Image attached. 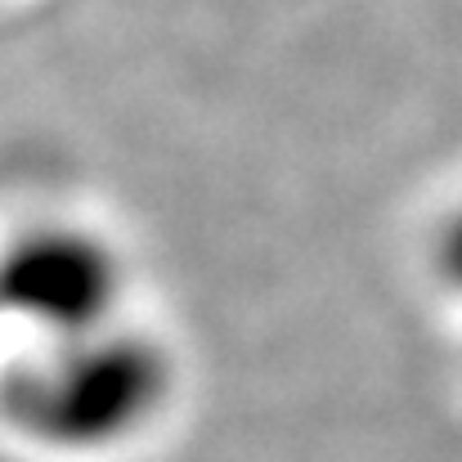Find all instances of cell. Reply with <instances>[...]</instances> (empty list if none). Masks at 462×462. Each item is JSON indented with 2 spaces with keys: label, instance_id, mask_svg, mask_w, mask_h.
Instances as JSON below:
<instances>
[{
  "label": "cell",
  "instance_id": "7a4b0ae2",
  "mask_svg": "<svg viewBox=\"0 0 462 462\" xmlns=\"http://www.w3.org/2000/svg\"><path fill=\"white\" fill-rule=\"evenodd\" d=\"M126 256L77 220H41L0 247V319L36 341H63L122 323Z\"/></svg>",
  "mask_w": 462,
  "mask_h": 462
},
{
  "label": "cell",
  "instance_id": "3957f363",
  "mask_svg": "<svg viewBox=\"0 0 462 462\" xmlns=\"http://www.w3.org/2000/svg\"><path fill=\"white\" fill-rule=\"evenodd\" d=\"M431 261H436V274L454 292H462V198L445 211V220L431 234Z\"/></svg>",
  "mask_w": 462,
  "mask_h": 462
},
{
  "label": "cell",
  "instance_id": "6da1fadb",
  "mask_svg": "<svg viewBox=\"0 0 462 462\" xmlns=\"http://www.w3.org/2000/svg\"><path fill=\"white\" fill-rule=\"evenodd\" d=\"M175 391L166 346L140 328L113 323L99 332L36 341L0 382L5 418L68 454H99L135 440Z\"/></svg>",
  "mask_w": 462,
  "mask_h": 462
}]
</instances>
